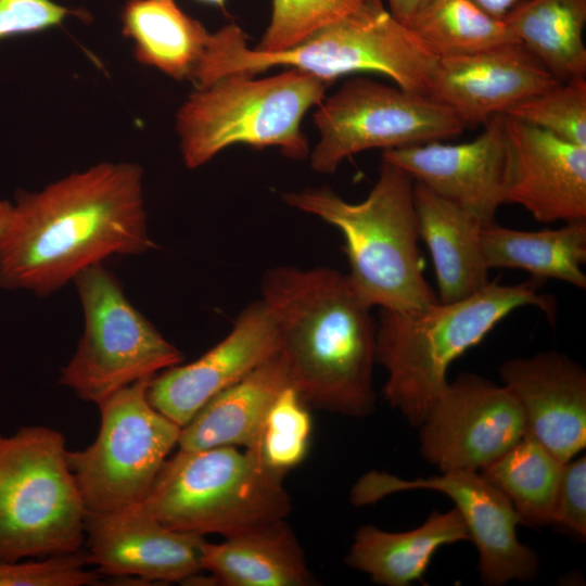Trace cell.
<instances>
[{"instance_id": "cell-35", "label": "cell", "mask_w": 586, "mask_h": 586, "mask_svg": "<svg viewBox=\"0 0 586 586\" xmlns=\"http://www.w3.org/2000/svg\"><path fill=\"white\" fill-rule=\"evenodd\" d=\"M388 4V11L392 16L399 23L409 26L411 20L419 11V9L428 0H386Z\"/></svg>"}, {"instance_id": "cell-20", "label": "cell", "mask_w": 586, "mask_h": 586, "mask_svg": "<svg viewBox=\"0 0 586 586\" xmlns=\"http://www.w3.org/2000/svg\"><path fill=\"white\" fill-rule=\"evenodd\" d=\"M290 385L286 367L277 352L245 378L225 388L180 428V449L220 446L254 450L267 413Z\"/></svg>"}, {"instance_id": "cell-22", "label": "cell", "mask_w": 586, "mask_h": 586, "mask_svg": "<svg viewBox=\"0 0 586 586\" xmlns=\"http://www.w3.org/2000/svg\"><path fill=\"white\" fill-rule=\"evenodd\" d=\"M201 568L212 585L309 586L315 578L285 519L230 536L205 540Z\"/></svg>"}, {"instance_id": "cell-2", "label": "cell", "mask_w": 586, "mask_h": 586, "mask_svg": "<svg viewBox=\"0 0 586 586\" xmlns=\"http://www.w3.org/2000/svg\"><path fill=\"white\" fill-rule=\"evenodd\" d=\"M291 387L317 409L365 418L375 409L377 321L347 275L278 266L262 280Z\"/></svg>"}, {"instance_id": "cell-13", "label": "cell", "mask_w": 586, "mask_h": 586, "mask_svg": "<svg viewBox=\"0 0 586 586\" xmlns=\"http://www.w3.org/2000/svg\"><path fill=\"white\" fill-rule=\"evenodd\" d=\"M420 429L424 459L448 470L481 471L526 432L523 410L505 386L471 372L447 383Z\"/></svg>"}, {"instance_id": "cell-32", "label": "cell", "mask_w": 586, "mask_h": 586, "mask_svg": "<svg viewBox=\"0 0 586 586\" xmlns=\"http://www.w3.org/2000/svg\"><path fill=\"white\" fill-rule=\"evenodd\" d=\"M85 548L39 561H0V586H86L99 584L98 572L86 569Z\"/></svg>"}, {"instance_id": "cell-6", "label": "cell", "mask_w": 586, "mask_h": 586, "mask_svg": "<svg viewBox=\"0 0 586 586\" xmlns=\"http://www.w3.org/2000/svg\"><path fill=\"white\" fill-rule=\"evenodd\" d=\"M329 85L289 67L263 78L231 73L196 88L176 115L184 165L201 167L234 144L278 146L291 160L306 158L309 149L302 120L310 107L321 103Z\"/></svg>"}, {"instance_id": "cell-36", "label": "cell", "mask_w": 586, "mask_h": 586, "mask_svg": "<svg viewBox=\"0 0 586 586\" xmlns=\"http://www.w3.org/2000/svg\"><path fill=\"white\" fill-rule=\"evenodd\" d=\"M489 15L504 20L508 11L520 0H470Z\"/></svg>"}, {"instance_id": "cell-25", "label": "cell", "mask_w": 586, "mask_h": 586, "mask_svg": "<svg viewBox=\"0 0 586 586\" xmlns=\"http://www.w3.org/2000/svg\"><path fill=\"white\" fill-rule=\"evenodd\" d=\"M122 20L139 63L176 80L192 78L211 33L175 0H130Z\"/></svg>"}, {"instance_id": "cell-5", "label": "cell", "mask_w": 586, "mask_h": 586, "mask_svg": "<svg viewBox=\"0 0 586 586\" xmlns=\"http://www.w3.org/2000/svg\"><path fill=\"white\" fill-rule=\"evenodd\" d=\"M413 187L407 171L382 160L378 179L361 202H347L327 187L282 198L341 232L347 278L369 306L416 311L438 300L423 275Z\"/></svg>"}, {"instance_id": "cell-19", "label": "cell", "mask_w": 586, "mask_h": 586, "mask_svg": "<svg viewBox=\"0 0 586 586\" xmlns=\"http://www.w3.org/2000/svg\"><path fill=\"white\" fill-rule=\"evenodd\" d=\"M504 385L518 399L527 430L559 460L586 445V371L557 351L505 361Z\"/></svg>"}, {"instance_id": "cell-11", "label": "cell", "mask_w": 586, "mask_h": 586, "mask_svg": "<svg viewBox=\"0 0 586 586\" xmlns=\"http://www.w3.org/2000/svg\"><path fill=\"white\" fill-rule=\"evenodd\" d=\"M314 113L319 141L309 160L320 174H333L354 154L447 140L466 126L426 94L405 91L367 77L346 80Z\"/></svg>"}, {"instance_id": "cell-27", "label": "cell", "mask_w": 586, "mask_h": 586, "mask_svg": "<svg viewBox=\"0 0 586 586\" xmlns=\"http://www.w3.org/2000/svg\"><path fill=\"white\" fill-rule=\"evenodd\" d=\"M563 464L526 430L480 474L509 499L521 523L538 527L551 524Z\"/></svg>"}, {"instance_id": "cell-10", "label": "cell", "mask_w": 586, "mask_h": 586, "mask_svg": "<svg viewBox=\"0 0 586 586\" xmlns=\"http://www.w3.org/2000/svg\"><path fill=\"white\" fill-rule=\"evenodd\" d=\"M150 379L136 381L97 404V438L85 449L66 451L87 511L112 512L142 504L178 445L180 426L148 400Z\"/></svg>"}, {"instance_id": "cell-29", "label": "cell", "mask_w": 586, "mask_h": 586, "mask_svg": "<svg viewBox=\"0 0 586 586\" xmlns=\"http://www.w3.org/2000/svg\"><path fill=\"white\" fill-rule=\"evenodd\" d=\"M311 426L307 405L288 386L269 409L254 451L269 469L285 475L305 459Z\"/></svg>"}, {"instance_id": "cell-38", "label": "cell", "mask_w": 586, "mask_h": 586, "mask_svg": "<svg viewBox=\"0 0 586 586\" xmlns=\"http://www.w3.org/2000/svg\"><path fill=\"white\" fill-rule=\"evenodd\" d=\"M200 1L212 4V5H216V7L220 8V9H224V10H225V7H226V0H200Z\"/></svg>"}, {"instance_id": "cell-18", "label": "cell", "mask_w": 586, "mask_h": 586, "mask_svg": "<svg viewBox=\"0 0 586 586\" xmlns=\"http://www.w3.org/2000/svg\"><path fill=\"white\" fill-rule=\"evenodd\" d=\"M558 81L519 42L438 58L428 95L464 124H485Z\"/></svg>"}, {"instance_id": "cell-9", "label": "cell", "mask_w": 586, "mask_h": 586, "mask_svg": "<svg viewBox=\"0 0 586 586\" xmlns=\"http://www.w3.org/2000/svg\"><path fill=\"white\" fill-rule=\"evenodd\" d=\"M85 317L77 349L59 382L95 405L114 392L183 361L182 353L129 302L101 264L75 279Z\"/></svg>"}, {"instance_id": "cell-31", "label": "cell", "mask_w": 586, "mask_h": 586, "mask_svg": "<svg viewBox=\"0 0 586 586\" xmlns=\"http://www.w3.org/2000/svg\"><path fill=\"white\" fill-rule=\"evenodd\" d=\"M370 0H272L270 23L255 50H288L319 29L358 11Z\"/></svg>"}, {"instance_id": "cell-23", "label": "cell", "mask_w": 586, "mask_h": 586, "mask_svg": "<svg viewBox=\"0 0 586 586\" xmlns=\"http://www.w3.org/2000/svg\"><path fill=\"white\" fill-rule=\"evenodd\" d=\"M470 540L467 525L456 508L434 510L420 526L386 532L368 524L359 527L345 563L384 586L423 582L435 552L447 545Z\"/></svg>"}, {"instance_id": "cell-7", "label": "cell", "mask_w": 586, "mask_h": 586, "mask_svg": "<svg viewBox=\"0 0 586 586\" xmlns=\"http://www.w3.org/2000/svg\"><path fill=\"white\" fill-rule=\"evenodd\" d=\"M284 476L252 449L179 448L164 461L142 505L170 530L230 537L285 519L291 500Z\"/></svg>"}, {"instance_id": "cell-30", "label": "cell", "mask_w": 586, "mask_h": 586, "mask_svg": "<svg viewBox=\"0 0 586 586\" xmlns=\"http://www.w3.org/2000/svg\"><path fill=\"white\" fill-rule=\"evenodd\" d=\"M506 115L586 146V80L557 82L519 102Z\"/></svg>"}, {"instance_id": "cell-12", "label": "cell", "mask_w": 586, "mask_h": 586, "mask_svg": "<svg viewBox=\"0 0 586 586\" xmlns=\"http://www.w3.org/2000/svg\"><path fill=\"white\" fill-rule=\"evenodd\" d=\"M418 489L438 492L454 501L479 552L477 569L485 585L528 582L537 575V553L517 535L521 523L518 513L509 499L476 471L448 470L441 475L405 480L373 470L355 483L351 501L365 506Z\"/></svg>"}, {"instance_id": "cell-4", "label": "cell", "mask_w": 586, "mask_h": 586, "mask_svg": "<svg viewBox=\"0 0 586 586\" xmlns=\"http://www.w3.org/2000/svg\"><path fill=\"white\" fill-rule=\"evenodd\" d=\"M437 59L408 26L392 16L382 0H370L278 52L249 48L243 30L235 24L226 25L211 34L192 80L203 88L231 73L255 76L276 66L298 68L328 84L344 75L371 72L391 78L405 91L428 95Z\"/></svg>"}, {"instance_id": "cell-26", "label": "cell", "mask_w": 586, "mask_h": 586, "mask_svg": "<svg viewBox=\"0 0 586 586\" xmlns=\"http://www.w3.org/2000/svg\"><path fill=\"white\" fill-rule=\"evenodd\" d=\"M504 21L558 81L585 78L586 0H520Z\"/></svg>"}, {"instance_id": "cell-14", "label": "cell", "mask_w": 586, "mask_h": 586, "mask_svg": "<svg viewBox=\"0 0 586 586\" xmlns=\"http://www.w3.org/2000/svg\"><path fill=\"white\" fill-rule=\"evenodd\" d=\"M504 204L540 222L586 220V146L504 116Z\"/></svg>"}, {"instance_id": "cell-34", "label": "cell", "mask_w": 586, "mask_h": 586, "mask_svg": "<svg viewBox=\"0 0 586 586\" xmlns=\"http://www.w3.org/2000/svg\"><path fill=\"white\" fill-rule=\"evenodd\" d=\"M73 11L52 0H0V41L16 35L43 31Z\"/></svg>"}, {"instance_id": "cell-28", "label": "cell", "mask_w": 586, "mask_h": 586, "mask_svg": "<svg viewBox=\"0 0 586 586\" xmlns=\"http://www.w3.org/2000/svg\"><path fill=\"white\" fill-rule=\"evenodd\" d=\"M408 27L437 58L519 42L504 20L489 15L470 0H428Z\"/></svg>"}, {"instance_id": "cell-37", "label": "cell", "mask_w": 586, "mask_h": 586, "mask_svg": "<svg viewBox=\"0 0 586 586\" xmlns=\"http://www.w3.org/2000/svg\"><path fill=\"white\" fill-rule=\"evenodd\" d=\"M12 211V203L7 200L0 201V235L4 230Z\"/></svg>"}, {"instance_id": "cell-3", "label": "cell", "mask_w": 586, "mask_h": 586, "mask_svg": "<svg viewBox=\"0 0 586 586\" xmlns=\"http://www.w3.org/2000/svg\"><path fill=\"white\" fill-rule=\"evenodd\" d=\"M544 279L517 284L489 281L460 301H437L420 310L380 309L377 362L387 373L383 395L410 425L419 428L446 387L448 367L479 344L510 313L534 306L555 319L556 302L540 292Z\"/></svg>"}, {"instance_id": "cell-1", "label": "cell", "mask_w": 586, "mask_h": 586, "mask_svg": "<svg viewBox=\"0 0 586 586\" xmlns=\"http://www.w3.org/2000/svg\"><path fill=\"white\" fill-rule=\"evenodd\" d=\"M152 246L142 168L99 163L17 192L0 235V288L47 296L111 256Z\"/></svg>"}, {"instance_id": "cell-8", "label": "cell", "mask_w": 586, "mask_h": 586, "mask_svg": "<svg viewBox=\"0 0 586 586\" xmlns=\"http://www.w3.org/2000/svg\"><path fill=\"white\" fill-rule=\"evenodd\" d=\"M52 428L0 433V561L75 552L85 545L86 508Z\"/></svg>"}, {"instance_id": "cell-21", "label": "cell", "mask_w": 586, "mask_h": 586, "mask_svg": "<svg viewBox=\"0 0 586 586\" xmlns=\"http://www.w3.org/2000/svg\"><path fill=\"white\" fill-rule=\"evenodd\" d=\"M413 196L419 237L435 269L438 301H460L486 286L489 268L480 241L484 225L418 181Z\"/></svg>"}, {"instance_id": "cell-24", "label": "cell", "mask_w": 586, "mask_h": 586, "mask_svg": "<svg viewBox=\"0 0 586 586\" xmlns=\"http://www.w3.org/2000/svg\"><path fill=\"white\" fill-rule=\"evenodd\" d=\"M480 241L489 269H522L532 277L586 288L582 269L586 262V220L538 231L510 229L493 221L482 227Z\"/></svg>"}, {"instance_id": "cell-33", "label": "cell", "mask_w": 586, "mask_h": 586, "mask_svg": "<svg viewBox=\"0 0 586 586\" xmlns=\"http://www.w3.org/2000/svg\"><path fill=\"white\" fill-rule=\"evenodd\" d=\"M551 524L586 537V457L564 462L557 491Z\"/></svg>"}, {"instance_id": "cell-16", "label": "cell", "mask_w": 586, "mask_h": 586, "mask_svg": "<svg viewBox=\"0 0 586 586\" xmlns=\"http://www.w3.org/2000/svg\"><path fill=\"white\" fill-rule=\"evenodd\" d=\"M88 564L112 577L182 583L203 572L204 536L170 530L142 504L112 512L86 511Z\"/></svg>"}, {"instance_id": "cell-15", "label": "cell", "mask_w": 586, "mask_h": 586, "mask_svg": "<svg viewBox=\"0 0 586 586\" xmlns=\"http://www.w3.org/2000/svg\"><path fill=\"white\" fill-rule=\"evenodd\" d=\"M278 349L275 321L259 298L239 314L225 339L196 360L152 377L148 400L181 428L212 397L245 378Z\"/></svg>"}, {"instance_id": "cell-17", "label": "cell", "mask_w": 586, "mask_h": 586, "mask_svg": "<svg viewBox=\"0 0 586 586\" xmlns=\"http://www.w3.org/2000/svg\"><path fill=\"white\" fill-rule=\"evenodd\" d=\"M504 116L485 123L472 141L445 144L432 141L383 151L382 160L407 171L415 181L479 219L495 220L504 204Z\"/></svg>"}]
</instances>
